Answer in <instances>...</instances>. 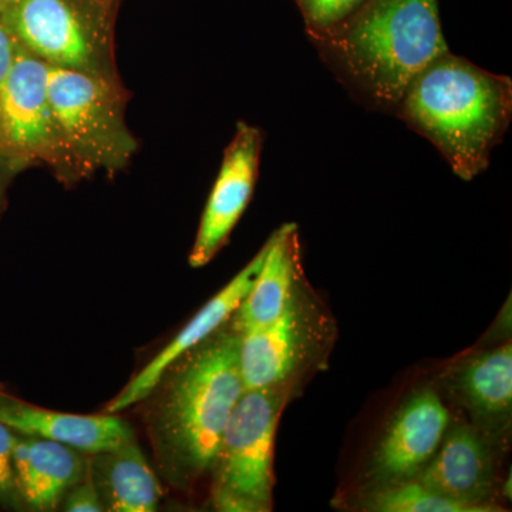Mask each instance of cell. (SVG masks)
Instances as JSON below:
<instances>
[{"label":"cell","instance_id":"21","mask_svg":"<svg viewBox=\"0 0 512 512\" xmlns=\"http://www.w3.org/2000/svg\"><path fill=\"white\" fill-rule=\"evenodd\" d=\"M62 510L67 512H100L104 511L101 504L99 491L94 484L92 473L89 470L84 474L82 480L67 491L62 500Z\"/></svg>","mask_w":512,"mask_h":512},{"label":"cell","instance_id":"24","mask_svg":"<svg viewBox=\"0 0 512 512\" xmlns=\"http://www.w3.org/2000/svg\"><path fill=\"white\" fill-rule=\"evenodd\" d=\"M89 2L94 3V5L100 6V8H104L107 10L111 9V6L117 2V0H89Z\"/></svg>","mask_w":512,"mask_h":512},{"label":"cell","instance_id":"17","mask_svg":"<svg viewBox=\"0 0 512 512\" xmlns=\"http://www.w3.org/2000/svg\"><path fill=\"white\" fill-rule=\"evenodd\" d=\"M457 387L477 413L488 417L510 414L512 406V348L481 353L468 360L457 376Z\"/></svg>","mask_w":512,"mask_h":512},{"label":"cell","instance_id":"1","mask_svg":"<svg viewBox=\"0 0 512 512\" xmlns=\"http://www.w3.org/2000/svg\"><path fill=\"white\" fill-rule=\"evenodd\" d=\"M239 332L214 333L165 372L151 413V437L165 476L177 484L212 471L238 400ZM161 382V380H160Z\"/></svg>","mask_w":512,"mask_h":512},{"label":"cell","instance_id":"23","mask_svg":"<svg viewBox=\"0 0 512 512\" xmlns=\"http://www.w3.org/2000/svg\"><path fill=\"white\" fill-rule=\"evenodd\" d=\"M28 167L25 163L18 160L9 153H6L2 147H0V215L3 214L6 205V192H8L10 181L13 180L19 171L23 168Z\"/></svg>","mask_w":512,"mask_h":512},{"label":"cell","instance_id":"8","mask_svg":"<svg viewBox=\"0 0 512 512\" xmlns=\"http://www.w3.org/2000/svg\"><path fill=\"white\" fill-rule=\"evenodd\" d=\"M261 151V130L238 123L202 214L190 254L192 268H202L217 255L247 210L258 180Z\"/></svg>","mask_w":512,"mask_h":512},{"label":"cell","instance_id":"2","mask_svg":"<svg viewBox=\"0 0 512 512\" xmlns=\"http://www.w3.org/2000/svg\"><path fill=\"white\" fill-rule=\"evenodd\" d=\"M394 111L471 181L487 170L510 126L511 79L448 50L414 77Z\"/></svg>","mask_w":512,"mask_h":512},{"label":"cell","instance_id":"7","mask_svg":"<svg viewBox=\"0 0 512 512\" xmlns=\"http://www.w3.org/2000/svg\"><path fill=\"white\" fill-rule=\"evenodd\" d=\"M49 66L18 45L0 96V147L26 165L43 163L64 181L83 178L64 148L50 107Z\"/></svg>","mask_w":512,"mask_h":512},{"label":"cell","instance_id":"25","mask_svg":"<svg viewBox=\"0 0 512 512\" xmlns=\"http://www.w3.org/2000/svg\"><path fill=\"white\" fill-rule=\"evenodd\" d=\"M6 2H8V0H0V9H2V6L5 5Z\"/></svg>","mask_w":512,"mask_h":512},{"label":"cell","instance_id":"16","mask_svg":"<svg viewBox=\"0 0 512 512\" xmlns=\"http://www.w3.org/2000/svg\"><path fill=\"white\" fill-rule=\"evenodd\" d=\"M90 473L104 511L153 512L160 504L163 491L136 439L90 456Z\"/></svg>","mask_w":512,"mask_h":512},{"label":"cell","instance_id":"22","mask_svg":"<svg viewBox=\"0 0 512 512\" xmlns=\"http://www.w3.org/2000/svg\"><path fill=\"white\" fill-rule=\"evenodd\" d=\"M16 50H18V42L10 33L6 23L0 18V96H2L5 84L8 82L10 72H12Z\"/></svg>","mask_w":512,"mask_h":512},{"label":"cell","instance_id":"19","mask_svg":"<svg viewBox=\"0 0 512 512\" xmlns=\"http://www.w3.org/2000/svg\"><path fill=\"white\" fill-rule=\"evenodd\" d=\"M301 12L305 29L312 42L328 35L349 18L365 0H293Z\"/></svg>","mask_w":512,"mask_h":512},{"label":"cell","instance_id":"4","mask_svg":"<svg viewBox=\"0 0 512 512\" xmlns=\"http://www.w3.org/2000/svg\"><path fill=\"white\" fill-rule=\"evenodd\" d=\"M47 92L60 140L82 177L130 163L138 144L119 80L49 66Z\"/></svg>","mask_w":512,"mask_h":512},{"label":"cell","instance_id":"18","mask_svg":"<svg viewBox=\"0 0 512 512\" xmlns=\"http://www.w3.org/2000/svg\"><path fill=\"white\" fill-rule=\"evenodd\" d=\"M367 507L380 512H487L490 505L468 504L426 487L420 481L384 488L373 495Z\"/></svg>","mask_w":512,"mask_h":512},{"label":"cell","instance_id":"6","mask_svg":"<svg viewBox=\"0 0 512 512\" xmlns=\"http://www.w3.org/2000/svg\"><path fill=\"white\" fill-rule=\"evenodd\" d=\"M109 15L89 0H8L0 9L18 45L47 66L117 79Z\"/></svg>","mask_w":512,"mask_h":512},{"label":"cell","instance_id":"14","mask_svg":"<svg viewBox=\"0 0 512 512\" xmlns=\"http://www.w3.org/2000/svg\"><path fill=\"white\" fill-rule=\"evenodd\" d=\"M416 480L454 500L487 505L483 498L493 483L490 450L476 431L458 426L446 433Z\"/></svg>","mask_w":512,"mask_h":512},{"label":"cell","instance_id":"20","mask_svg":"<svg viewBox=\"0 0 512 512\" xmlns=\"http://www.w3.org/2000/svg\"><path fill=\"white\" fill-rule=\"evenodd\" d=\"M15 441V431L0 421V507L3 508L23 507L13 468Z\"/></svg>","mask_w":512,"mask_h":512},{"label":"cell","instance_id":"3","mask_svg":"<svg viewBox=\"0 0 512 512\" xmlns=\"http://www.w3.org/2000/svg\"><path fill=\"white\" fill-rule=\"evenodd\" d=\"M313 43L352 89L393 110L414 77L448 52L439 0H365Z\"/></svg>","mask_w":512,"mask_h":512},{"label":"cell","instance_id":"15","mask_svg":"<svg viewBox=\"0 0 512 512\" xmlns=\"http://www.w3.org/2000/svg\"><path fill=\"white\" fill-rule=\"evenodd\" d=\"M264 247L261 268L234 313L237 332L272 322L293 299V288L301 268L296 225L286 224L278 229Z\"/></svg>","mask_w":512,"mask_h":512},{"label":"cell","instance_id":"5","mask_svg":"<svg viewBox=\"0 0 512 512\" xmlns=\"http://www.w3.org/2000/svg\"><path fill=\"white\" fill-rule=\"evenodd\" d=\"M285 393L284 386L247 390L238 400L212 467L218 511L271 510L275 434Z\"/></svg>","mask_w":512,"mask_h":512},{"label":"cell","instance_id":"9","mask_svg":"<svg viewBox=\"0 0 512 512\" xmlns=\"http://www.w3.org/2000/svg\"><path fill=\"white\" fill-rule=\"evenodd\" d=\"M264 255L265 247L224 289H221L210 302L205 303L204 308L187 323V326H184L178 335L157 356H154V359L150 360L141 372H138V375L121 390L116 399L111 400L106 409L107 414L123 412L128 407L150 397L163 379L165 372L174 363L211 338L231 316H234L238 306L251 289L252 282L264 261Z\"/></svg>","mask_w":512,"mask_h":512},{"label":"cell","instance_id":"13","mask_svg":"<svg viewBox=\"0 0 512 512\" xmlns=\"http://www.w3.org/2000/svg\"><path fill=\"white\" fill-rule=\"evenodd\" d=\"M90 456L56 441L16 433L13 468L23 507L53 511L89 470Z\"/></svg>","mask_w":512,"mask_h":512},{"label":"cell","instance_id":"10","mask_svg":"<svg viewBox=\"0 0 512 512\" xmlns=\"http://www.w3.org/2000/svg\"><path fill=\"white\" fill-rule=\"evenodd\" d=\"M311 330L295 301L266 325L239 332V373L244 390L284 386L308 355Z\"/></svg>","mask_w":512,"mask_h":512},{"label":"cell","instance_id":"12","mask_svg":"<svg viewBox=\"0 0 512 512\" xmlns=\"http://www.w3.org/2000/svg\"><path fill=\"white\" fill-rule=\"evenodd\" d=\"M0 421L15 433L72 447L87 456L106 453L134 439L130 424L116 414L83 416L40 409L0 392Z\"/></svg>","mask_w":512,"mask_h":512},{"label":"cell","instance_id":"11","mask_svg":"<svg viewBox=\"0 0 512 512\" xmlns=\"http://www.w3.org/2000/svg\"><path fill=\"white\" fill-rule=\"evenodd\" d=\"M448 423L450 413L436 393L424 390L413 396L380 441L375 457L377 473L399 481L416 476L439 450Z\"/></svg>","mask_w":512,"mask_h":512}]
</instances>
